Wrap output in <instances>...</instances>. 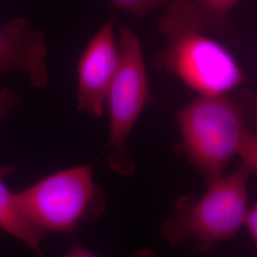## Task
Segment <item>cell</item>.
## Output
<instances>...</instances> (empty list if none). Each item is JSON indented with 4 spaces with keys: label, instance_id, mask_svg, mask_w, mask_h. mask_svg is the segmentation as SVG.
I'll return each instance as SVG.
<instances>
[{
    "label": "cell",
    "instance_id": "5b68a950",
    "mask_svg": "<svg viewBox=\"0 0 257 257\" xmlns=\"http://www.w3.org/2000/svg\"><path fill=\"white\" fill-rule=\"evenodd\" d=\"M118 64L107 95L109 113L108 164L121 176L132 175L136 163L128 139L143 110L153 100L141 42L127 26L120 28Z\"/></svg>",
    "mask_w": 257,
    "mask_h": 257
},
{
    "label": "cell",
    "instance_id": "9c48e42d",
    "mask_svg": "<svg viewBox=\"0 0 257 257\" xmlns=\"http://www.w3.org/2000/svg\"><path fill=\"white\" fill-rule=\"evenodd\" d=\"M196 8L200 27L205 32H216L235 41V31L227 19L230 10L240 0H192Z\"/></svg>",
    "mask_w": 257,
    "mask_h": 257
},
{
    "label": "cell",
    "instance_id": "7c38bea8",
    "mask_svg": "<svg viewBox=\"0 0 257 257\" xmlns=\"http://www.w3.org/2000/svg\"><path fill=\"white\" fill-rule=\"evenodd\" d=\"M20 103V96L18 92L9 88L0 90V122L5 119Z\"/></svg>",
    "mask_w": 257,
    "mask_h": 257
},
{
    "label": "cell",
    "instance_id": "277c9868",
    "mask_svg": "<svg viewBox=\"0 0 257 257\" xmlns=\"http://www.w3.org/2000/svg\"><path fill=\"white\" fill-rule=\"evenodd\" d=\"M17 194L28 219L48 235L73 233L100 218L107 209V196L94 180L92 164L55 172Z\"/></svg>",
    "mask_w": 257,
    "mask_h": 257
},
{
    "label": "cell",
    "instance_id": "7a4b0ae2",
    "mask_svg": "<svg viewBox=\"0 0 257 257\" xmlns=\"http://www.w3.org/2000/svg\"><path fill=\"white\" fill-rule=\"evenodd\" d=\"M180 150L206 185L226 175L248 131H257V92L198 95L178 111Z\"/></svg>",
    "mask_w": 257,
    "mask_h": 257
},
{
    "label": "cell",
    "instance_id": "52a82bcc",
    "mask_svg": "<svg viewBox=\"0 0 257 257\" xmlns=\"http://www.w3.org/2000/svg\"><path fill=\"white\" fill-rule=\"evenodd\" d=\"M44 34L28 18H18L0 27V76L22 72L32 87L44 89L50 78Z\"/></svg>",
    "mask_w": 257,
    "mask_h": 257
},
{
    "label": "cell",
    "instance_id": "3957f363",
    "mask_svg": "<svg viewBox=\"0 0 257 257\" xmlns=\"http://www.w3.org/2000/svg\"><path fill=\"white\" fill-rule=\"evenodd\" d=\"M251 175L241 163L230 175L207 184L202 194L176 199L161 225L162 237L172 247L198 252L235 237L244 227Z\"/></svg>",
    "mask_w": 257,
    "mask_h": 257
},
{
    "label": "cell",
    "instance_id": "6da1fadb",
    "mask_svg": "<svg viewBox=\"0 0 257 257\" xmlns=\"http://www.w3.org/2000/svg\"><path fill=\"white\" fill-rule=\"evenodd\" d=\"M158 29L167 43L156 55V69L174 74L198 95L234 92L246 82L230 49L200 27L192 0L170 2Z\"/></svg>",
    "mask_w": 257,
    "mask_h": 257
},
{
    "label": "cell",
    "instance_id": "8fae6325",
    "mask_svg": "<svg viewBox=\"0 0 257 257\" xmlns=\"http://www.w3.org/2000/svg\"><path fill=\"white\" fill-rule=\"evenodd\" d=\"M237 156L251 174L257 175V131H248L244 135Z\"/></svg>",
    "mask_w": 257,
    "mask_h": 257
},
{
    "label": "cell",
    "instance_id": "8992f818",
    "mask_svg": "<svg viewBox=\"0 0 257 257\" xmlns=\"http://www.w3.org/2000/svg\"><path fill=\"white\" fill-rule=\"evenodd\" d=\"M118 64V43L113 15L92 37L77 63L76 107L92 117H101Z\"/></svg>",
    "mask_w": 257,
    "mask_h": 257
},
{
    "label": "cell",
    "instance_id": "30bf717a",
    "mask_svg": "<svg viewBox=\"0 0 257 257\" xmlns=\"http://www.w3.org/2000/svg\"><path fill=\"white\" fill-rule=\"evenodd\" d=\"M116 9L127 12L136 19H141L173 0H110Z\"/></svg>",
    "mask_w": 257,
    "mask_h": 257
},
{
    "label": "cell",
    "instance_id": "4fadbf2b",
    "mask_svg": "<svg viewBox=\"0 0 257 257\" xmlns=\"http://www.w3.org/2000/svg\"><path fill=\"white\" fill-rule=\"evenodd\" d=\"M244 227L248 231V235L257 248V203L248 207L246 213Z\"/></svg>",
    "mask_w": 257,
    "mask_h": 257
},
{
    "label": "cell",
    "instance_id": "ba28073f",
    "mask_svg": "<svg viewBox=\"0 0 257 257\" xmlns=\"http://www.w3.org/2000/svg\"><path fill=\"white\" fill-rule=\"evenodd\" d=\"M14 171L12 167L0 168V230L21 241L37 255H42L41 247L49 235L28 219L19 204L18 194L5 183L6 177Z\"/></svg>",
    "mask_w": 257,
    "mask_h": 257
}]
</instances>
